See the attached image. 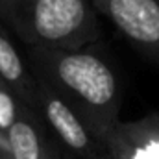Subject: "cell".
Here are the masks:
<instances>
[{
	"mask_svg": "<svg viewBox=\"0 0 159 159\" xmlns=\"http://www.w3.org/2000/svg\"><path fill=\"white\" fill-rule=\"evenodd\" d=\"M17 117H19V107L15 98L9 94L7 89L0 87V131L6 133L13 126Z\"/></svg>",
	"mask_w": 159,
	"mask_h": 159,
	"instance_id": "cell-8",
	"label": "cell"
},
{
	"mask_svg": "<svg viewBox=\"0 0 159 159\" xmlns=\"http://www.w3.org/2000/svg\"><path fill=\"white\" fill-rule=\"evenodd\" d=\"M17 32L41 50H81L100 35L89 0H0Z\"/></svg>",
	"mask_w": 159,
	"mask_h": 159,
	"instance_id": "cell-2",
	"label": "cell"
},
{
	"mask_svg": "<svg viewBox=\"0 0 159 159\" xmlns=\"http://www.w3.org/2000/svg\"><path fill=\"white\" fill-rule=\"evenodd\" d=\"M46 159H74V157H72L67 150L57 148V146H52V150H50V154H48Z\"/></svg>",
	"mask_w": 159,
	"mask_h": 159,
	"instance_id": "cell-9",
	"label": "cell"
},
{
	"mask_svg": "<svg viewBox=\"0 0 159 159\" xmlns=\"http://www.w3.org/2000/svg\"><path fill=\"white\" fill-rule=\"evenodd\" d=\"M0 78L28 104H37V81L28 76L15 46L0 34Z\"/></svg>",
	"mask_w": 159,
	"mask_h": 159,
	"instance_id": "cell-7",
	"label": "cell"
},
{
	"mask_svg": "<svg viewBox=\"0 0 159 159\" xmlns=\"http://www.w3.org/2000/svg\"><path fill=\"white\" fill-rule=\"evenodd\" d=\"M11 159H46L54 144H46L44 129L28 111H19L13 126L6 131Z\"/></svg>",
	"mask_w": 159,
	"mask_h": 159,
	"instance_id": "cell-6",
	"label": "cell"
},
{
	"mask_svg": "<svg viewBox=\"0 0 159 159\" xmlns=\"http://www.w3.org/2000/svg\"><path fill=\"white\" fill-rule=\"evenodd\" d=\"M37 106L54 129L63 150H67L70 156L80 159H109L102 141L96 139L72 113V109L41 81H37Z\"/></svg>",
	"mask_w": 159,
	"mask_h": 159,
	"instance_id": "cell-4",
	"label": "cell"
},
{
	"mask_svg": "<svg viewBox=\"0 0 159 159\" xmlns=\"http://www.w3.org/2000/svg\"><path fill=\"white\" fill-rule=\"evenodd\" d=\"M129 43L159 65V0H89Z\"/></svg>",
	"mask_w": 159,
	"mask_h": 159,
	"instance_id": "cell-3",
	"label": "cell"
},
{
	"mask_svg": "<svg viewBox=\"0 0 159 159\" xmlns=\"http://www.w3.org/2000/svg\"><path fill=\"white\" fill-rule=\"evenodd\" d=\"M109 159H159V111L113 124L102 137Z\"/></svg>",
	"mask_w": 159,
	"mask_h": 159,
	"instance_id": "cell-5",
	"label": "cell"
},
{
	"mask_svg": "<svg viewBox=\"0 0 159 159\" xmlns=\"http://www.w3.org/2000/svg\"><path fill=\"white\" fill-rule=\"evenodd\" d=\"M41 83L52 89L100 139L119 122L122 93L109 63L89 48L35 52Z\"/></svg>",
	"mask_w": 159,
	"mask_h": 159,
	"instance_id": "cell-1",
	"label": "cell"
}]
</instances>
